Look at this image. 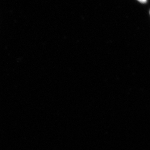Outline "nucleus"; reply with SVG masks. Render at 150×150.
Listing matches in <instances>:
<instances>
[{
  "instance_id": "f257e3e1",
  "label": "nucleus",
  "mask_w": 150,
  "mask_h": 150,
  "mask_svg": "<svg viewBox=\"0 0 150 150\" xmlns=\"http://www.w3.org/2000/svg\"><path fill=\"white\" fill-rule=\"evenodd\" d=\"M138 1H139L140 2L143 3V4L146 3L147 1V0H138Z\"/></svg>"
}]
</instances>
